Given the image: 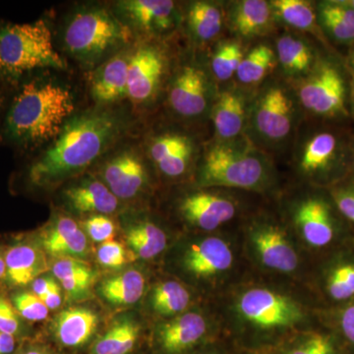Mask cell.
Returning <instances> with one entry per match:
<instances>
[{
	"mask_svg": "<svg viewBox=\"0 0 354 354\" xmlns=\"http://www.w3.org/2000/svg\"><path fill=\"white\" fill-rule=\"evenodd\" d=\"M122 127L109 111H86L67 121L53 145L32 164L30 180L55 185L87 169L120 137Z\"/></svg>",
	"mask_w": 354,
	"mask_h": 354,
	"instance_id": "1",
	"label": "cell"
},
{
	"mask_svg": "<svg viewBox=\"0 0 354 354\" xmlns=\"http://www.w3.org/2000/svg\"><path fill=\"white\" fill-rule=\"evenodd\" d=\"M75 109L68 88L53 82L22 88L7 114V137L21 145H38L57 138Z\"/></svg>",
	"mask_w": 354,
	"mask_h": 354,
	"instance_id": "2",
	"label": "cell"
},
{
	"mask_svg": "<svg viewBox=\"0 0 354 354\" xmlns=\"http://www.w3.org/2000/svg\"><path fill=\"white\" fill-rule=\"evenodd\" d=\"M127 25L104 8L84 9L72 16L64 31V44L72 57L94 64L131 39Z\"/></svg>",
	"mask_w": 354,
	"mask_h": 354,
	"instance_id": "3",
	"label": "cell"
},
{
	"mask_svg": "<svg viewBox=\"0 0 354 354\" xmlns=\"http://www.w3.org/2000/svg\"><path fill=\"white\" fill-rule=\"evenodd\" d=\"M267 178V167L260 153L246 146L220 143L209 149L199 172L204 186H225L253 190Z\"/></svg>",
	"mask_w": 354,
	"mask_h": 354,
	"instance_id": "4",
	"label": "cell"
},
{
	"mask_svg": "<svg viewBox=\"0 0 354 354\" xmlns=\"http://www.w3.org/2000/svg\"><path fill=\"white\" fill-rule=\"evenodd\" d=\"M0 53L3 68L12 72L67 67L53 48L50 28L44 20L7 26L0 30Z\"/></svg>",
	"mask_w": 354,
	"mask_h": 354,
	"instance_id": "5",
	"label": "cell"
},
{
	"mask_svg": "<svg viewBox=\"0 0 354 354\" xmlns=\"http://www.w3.org/2000/svg\"><path fill=\"white\" fill-rule=\"evenodd\" d=\"M237 308L241 318L260 332L291 329L304 319V311L297 302L264 288H254L242 293Z\"/></svg>",
	"mask_w": 354,
	"mask_h": 354,
	"instance_id": "6",
	"label": "cell"
},
{
	"mask_svg": "<svg viewBox=\"0 0 354 354\" xmlns=\"http://www.w3.org/2000/svg\"><path fill=\"white\" fill-rule=\"evenodd\" d=\"M299 97L304 108L316 115H348V87L344 74L332 62L317 65L300 87Z\"/></svg>",
	"mask_w": 354,
	"mask_h": 354,
	"instance_id": "7",
	"label": "cell"
},
{
	"mask_svg": "<svg viewBox=\"0 0 354 354\" xmlns=\"http://www.w3.org/2000/svg\"><path fill=\"white\" fill-rule=\"evenodd\" d=\"M165 71V58L157 48L144 46L130 55L127 97L142 104L153 99Z\"/></svg>",
	"mask_w": 354,
	"mask_h": 354,
	"instance_id": "8",
	"label": "cell"
},
{
	"mask_svg": "<svg viewBox=\"0 0 354 354\" xmlns=\"http://www.w3.org/2000/svg\"><path fill=\"white\" fill-rule=\"evenodd\" d=\"M208 329L201 314H183L158 328L156 348L160 354H187L204 342Z\"/></svg>",
	"mask_w": 354,
	"mask_h": 354,
	"instance_id": "9",
	"label": "cell"
},
{
	"mask_svg": "<svg viewBox=\"0 0 354 354\" xmlns=\"http://www.w3.org/2000/svg\"><path fill=\"white\" fill-rule=\"evenodd\" d=\"M293 113L292 101L285 88H268L256 106L255 127L266 139L281 141L291 131Z\"/></svg>",
	"mask_w": 354,
	"mask_h": 354,
	"instance_id": "10",
	"label": "cell"
},
{
	"mask_svg": "<svg viewBox=\"0 0 354 354\" xmlns=\"http://www.w3.org/2000/svg\"><path fill=\"white\" fill-rule=\"evenodd\" d=\"M102 178L114 196L118 199H132L145 187L146 167L134 151L124 150L104 164Z\"/></svg>",
	"mask_w": 354,
	"mask_h": 354,
	"instance_id": "11",
	"label": "cell"
},
{
	"mask_svg": "<svg viewBox=\"0 0 354 354\" xmlns=\"http://www.w3.org/2000/svg\"><path fill=\"white\" fill-rule=\"evenodd\" d=\"M234 263L230 245L218 237L193 243L183 256L185 271L196 279H212L228 271Z\"/></svg>",
	"mask_w": 354,
	"mask_h": 354,
	"instance_id": "12",
	"label": "cell"
},
{
	"mask_svg": "<svg viewBox=\"0 0 354 354\" xmlns=\"http://www.w3.org/2000/svg\"><path fill=\"white\" fill-rule=\"evenodd\" d=\"M209 85L206 74L195 66L184 67L169 90L171 108L185 118H195L208 106Z\"/></svg>",
	"mask_w": 354,
	"mask_h": 354,
	"instance_id": "13",
	"label": "cell"
},
{
	"mask_svg": "<svg viewBox=\"0 0 354 354\" xmlns=\"http://www.w3.org/2000/svg\"><path fill=\"white\" fill-rule=\"evenodd\" d=\"M251 242L258 259L265 267L281 272L297 269V251L279 227L268 225L256 227L251 234Z\"/></svg>",
	"mask_w": 354,
	"mask_h": 354,
	"instance_id": "14",
	"label": "cell"
},
{
	"mask_svg": "<svg viewBox=\"0 0 354 354\" xmlns=\"http://www.w3.org/2000/svg\"><path fill=\"white\" fill-rule=\"evenodd\" d=\"M186 221L203 230H214L235 215V205L227 198L213 193L197 192L188 195L180 205Z\"/></svg>",
	"mask_w": 354,
	"mask_h": 354,
	"instance_id": "15",
	"label": "cell"
},
{
	"mask_svg": "<svg viewBox=\"0 0 354 354\" xmlns=\"http://www.w3.org/2000/svg\"><path fill=\"white\" fill-rule=\"evenodd\" d=\"M130 55L118 53L104 62L92 75L91 94L99 104H111L127 95Z\"/></svg>",
	"mask_w": 354,
	"mask_h": 354,
	"instance_id": "16",
	"label": "cell"
},
{
	"mask_svg": "<svg viewBox=\"0 0 354 354\" xmlns=\"http://www.w3.org/2000/svg\"><path fill=\"white\" fill-rule=\"evenodd\" d=\"M295 223L310 245L326 246L334 239V221L330 207L320 198L304 200L295 212Z\"/></svg>",
	"mask_w": 354,
	"mask_h": 354,
	"instance_id": "17",
	"label": "cell"
},
{
	"mask_svg": "<svg viewBox=\"0 0 354 354\" xmlns=\"http://www.w3.org/2000/svg\"><path fill=\"white\" fill-rule=\"evenodd\" d=\"M120 12L144 32H164L174 23L176 6L169 0H127L118 2Z\"/></svg>",
	"mask_w": 354,
	"mask_h": 354,
	"instance_id": "18",
	"label": "cell"
},
{
	"mask_svg": "<svg viewBox=\"0 0 354 354\" xmlns=\"http://www.w3.org/2000/svg\"><path fill=\"white\" fill-rule=\"evenodd\" d=\"M99 326V316L94 310L70 307L57 316L55 323V339L60 346L78 348L92 339Z\"/></svg>",
	"mask_w": 354,
	"mask_h": 354,
	"instance_id": "19",
	"label": "cell"
},
{
	"mask_svg": "<svg viewBox=\"0 0 354 354\" xmlns=\"http://www.w3.org/2000/svg\"><path fill=\"white\" fill-rule=\"evenodd\" d=\"M193 155L192 142L179 134H165L153 140L150 156L162 174L169 177L183 176Z\"/></svg>",
	"mask_w": 354,
	"mask_h": 354,
	"instance_id": "20",
	"label": "cell"
},
{
	"mask_svg": "<svg viewBox=\"0 0 354 354\" xmlns=\"http://www.w3.org/2000/svg\"><path fill=\"white\" fill-rule=\"evenodd\" d=\"M44 250L50 255L60 257L80 258L87 255L88 239L75 221L60 216L44 232Z\"/></svg>",
	"mask_w": 354,
	"mask_h": 354,
	"instance_id": "21",
	"label": "cell"
},
{
	"mask_svg": "<svg viewBox=\"0 0 354 354\" xmlns=\"http://www.w3.org/2000/svg\"><path fill=\"white\" fill-rule=\"evenodd\" d=\"M6 276L14 286H27L48 270L43 249L31 243H20L7 251Z\"/></svg>",
	"mask_w": 354,
	"mask_h": 354,
	"instance_id": "22",
	"label": "cell"
},
{
	"mask_svg": "<svg viewBox=\"0 0 354 354\" xmlns=\"http://www.w3.org/2000/svg\"><path fill=\"white\" fill-rule=\"evenodd\" d=\"M65 198L72 209L78 213H95L97 215L113 214L120 206L106 184L91 179L77 184L65 191Z\"/></svg>",
	"mask_w": 354,
	"mask_h": 354,
	"instance_id": "23",
	"label": "cell"
},
{
	"mask_svg": "<svg viewBox=\"0 0 354 354\" xmlns=\"http://www.w3.org/2000/svg\"><path fill=\"white\" fill-rule=\"evenodd\" d=\"M342 153L341 140L335 133L318 132L305 144L300 167L307 174H321L330 169Z\"/></svg>",
	"mask_w": 354,
	"mask_h": 354,
	"instance_id": "24",
	"label": "cell"
},
{
	"mask_svg": "<svg viewBox=\"0 0 354 354\" xmlns=\"http://www.w3.org/2000/svg\"><path fill=\"white\" fill-rule=\"evenodd\" d=\"M245 116L246 104L242 95L232 91L223 93L214 109L216 134L225 140L234 138L242 131Z\"/></svg>",
	"mask_w": 354,
	"mask_h": 354,
	"instance_id": "25",
	"label": "cell"
},
{
	"mask_svg": "<svg viewBox=\"0 0 354 354\" xmlns=\"http://www.w3.org/2000/svg\"><path fill=\"white\" fill-rule=\"evenodd\" d=\"M140 330L141 327L134 319H118L95 342L91 354H130L137 346Z\"/></svg>",
	"mask_w": 354,
	"mask_h": 354,
	"instance_id": "26",
	"label": "cell"
},
{
	"mask_svg": "<svg viewBox=\"0 0 354 354\" xmlns=\"http://www.w3.org/2000/svg\"><path fill=\"white\" fill-rule=\"evenodd\" d=\"M145 278L138 270H127L116 276L104 279L99 291L109 304L127 306L136 304L143 297Z\"/></svg>",
	"mask_w": 354,
	"mask_h": 354,
	"instance_id": "27",
	"label": "cell"
},
{
	"mask_svg": "<svg viewBox=\"0 0 354 354\" xmlns=\"http://www.w3.org/2000/svg\"><path fill=\"white\" fill-rule=\"evenodd\" d=\"M318 19L337 43H354V10L344 1H324L318 6Z\"/></svg>",
	"mask_w": 354,
	"mask_h": 354,
	"instance_id": "28",
	"label": "cell"
},
{
	"mask_svg": "<svg viewBox=\"0 0 354 354\" xmlns=\"http://www.w3.org/2000/svg\"><path fill=\"white\" fill-rule=\"evenodd\" d=\"M271 4L264 0H244L235 6L232 26L242 37L262 34L272 20Z\"/></svg>",
	"mask_w": 354,
	"mask_h": 354,
	"instance_id": "29",
	"label": "cell"
},
{
	"mask_svg": "<svg viewBox=\"0 0 354 354\" xmlns=\"http://www.w3.org/2000/svg\"><path fill=\"white\" fill-rule=\"evenodd\" d=\"M127 241L135 255L146 260L157 257L167 244L164 230L151 221H140L128 228Z\"/></svg>",
	"mask_w": 354,
	"mask_h": 354,
	"instance_id": "30",
	"label": "cell"
},
{
	"mask_svg": "<svg viewBox=\"0 0 354 354\" xmlns=\"http://www.w3.org/2000/svg\"><path fill=\"white\" fill-rule=\"evenodd\" d=\"M277 50L281 66L292 75L306 73L313 65L311 48L304 41L295 37L286 35L279 38Z\"/></svg>",
	"mask_w": 354,
	"mask_h": 354,
	"instance_id": "31",
	"label": "cell"
},
{
	"mask_svg": "<svg viewBox=\"0 0 354 354\" xmlns=\"http://www.w3.org/2000/svg\"><path fill=\"white\" fill-rule=\"evenodd\" d=\"M190 299V293L181 283L169 281L155 286L151 304L158 315L174 316L187 308Z\"/></svg>",
	"mask_w": 354,
	"mask_h": 354,
	"instance_id": "32",
	"label": "cell"
},
{
	"mask_svg": "<svg viewBox=\"0 0 354 354\" xmlns=\"http://www.w3.org/2000/svg\"><path fill=\"white\" fill-rule=\"evenodd\" d=\"M188 25L195 38L203 41H209L221 32L223 16L220 9L214 4L197 1L190 7Z\"/></svg>",
	"mask_w": 354,
	"mask_h": 354,
	"instance_id": "33",
	"label": "cell"
},
{
	"mask_svg": "<svg viewBox=\"0 0 354 354\" xmlns=\"http://www.w3.org/2000/svg\"><path fill=\"white\" fill-rule=\"evenodd\" d=\"M272 13L291 27L301 31L315 29L317 16L313 6L304 0H276L271 3Z\"/></svg>",
	"mask_w": 354,
	"mask_h": 354,
	"instance_id": "34",
	"label": "cell"
},
{
	"mask_svg": "<svg viewBox=\"0 0 354 354\" xmlns=\"http://www.w3.org/2000/svg\"><path fill=\"white\" fill-rule=\"evenodd\" d=\"M274 62L276 57L270 46H256L242 59L236 75L241 82L247 85L260 82L271 71Z\"/></svg>",
	"mask_w": 354,
	"mask_h": 354,
	"instance_id": "35",
	"label": "cell"
},
{
	"mask_svg": "<svg viewBox=\"0 0 354 354\" xmlns=\"http://www.w3.org/2000/svg\"><path fill=\"white\" fill-rule=\"evenodd\" d=\"M243 58L241 44L227 41L218 46L212 60V68L216 78L223 81L232 78L239 70Z\"/></svg>",
	"mask_w": 354,
	"mask_h": 354,
	"instance_id": "36",
	"label": "cell"
},
{
	"mask_svg": "<svg viewBox=\"0 0 354 354\" xmlns=\"http://www.w3.org/2000/svg\"><path fill=\"white\" fill-rule=\"evenodd\" d=\"M330 297L346 300L354 295V265L344 264L335 268L327 283Z\"/></svg>",
	"mask_w": 354,
	"mask_h": 354,
	"instance_id": "37",
	"label": "cell"
},
{
	"mask_svg": "<svg viewBox=\"0 0 354 354\" xmlns=\"http://www.w3.org/2000/svg\"><path fill=\"white\" fill-rule=\"evenodd\" d=\"M14 308L26 320L39 322L48 318L50 310L41 298L32 292H22L14 297Z\"/></svg>",
	"mask_w": 354,
	"mask_h": 354,
	"instance_id": "38",
	"label": "cell"
},
{
	"mask_svg": "<svg viewBox=\"0 0 354 354\" xmlns=\"http://www.w3.org/2000/svg\"><path fill=\"white\" fill-rule=\"evenodd\" d=\"M97 257L100 264L108 268L121 267L130 259L122 244L113 239L102 242L97 249Z\"/></svg>",
	"mask_w": 354,
	"mask_h": 354,
	"instance_id": "39",
	"label": "cell"
},
{
	"mask_svg": "<svg viewBox=\"0 0 354 354\" xmlns=\"http://www.w3.org/2000/svg\"><path fill=\"white\" fill-rule=\"evenodd\" d=\"M86 232L90 239L95 242H106L113 239L114 234V223L111 218L104 215H94L90 216L84 223Z\"/></svg>",
	"mask_w": 354,
	"mask_h": 354,
	"instance_id": "40",
	"label": "cell"
},
{
	"mask_svg": "<svg viewBox=\"0 0 354 354\" xmlns=\"http://www.w3.org/2000/svg\"><path fill=\"white\" fill-rule=\"evenodd\" d=\"M51 270L58 281L93 272L87 263L84 262L83 260L71 257L58 258L57 262L53 265Z\"/></svg>",
	"mask_w": 354,
	"mask_h": 354,
	"instance_id": "41",
	"label": "cell"
},
{
	"mask_svg": "<svg viewBox=\"0 0 354 354\" xmlns=\"http://www.w3.org/2000/svg\"><path fill=\"white\" fill-rule=\"evenodd\" d=\"M283 354H335L332 342L321 335L307 337Z\"/></svg>",
	"mask_w": 354,
	"mask_h": 354,
	"instance_id": "42",
	"label": "cell"
},
{
	"mask_svg": "<svg viewBox=\"0 0 354 354\" xmlns=\"http://www.w3.org/2000/svg\"><path fill=\"white\" fill-rule=\"evenodd\" d=\"M20 323L15 308L4 298H0V332L15 335Z\"/></svg>",
	"mask_w": 354,
	"mask_h": 354,
	"instance_id": "43",
	"label": "cell"
},
{
	"mask_svg": "<svg viewBox=\"0 0 354 354\" xmlns=\"http://www.w3.org/2000/svg\"><path fill=\"white\" fill-rule=\"evenodd\" d=\"M95 279V272H87V274H78L71 278L60 281L62 288L66 291L68 295H78L85 292L90 288L91 283Z\"/></svg>",
	"mask_w": 354,
	"mask_h": 354,
	"instance_id": "44",
	"label": "cell"
},
{
	"mask_svg": "<svg viewBox=\"0 0 354 354\" xmlns=\"http://www.w3.org/2000/svg\"><path fill=\"white\" fill-rule=\"evenodd\" d=\"M333 197L342 215L354 223V188L335 190Z\"/></svg>",
	"mask_w": 354,
	"mask_h": 354,
	"instance_id": "45",
	"label": "cell"
},
{
	"mask_svg": "<svg viewBox=\"0 0 354 354\" xmlns=\"http://www.w3.org/2000/svg\"><path fill=\"white\" fill-rule=\"evenodd\" d=\"M341 325L346 339L354 344V304L344 310L342 316Z\"/></svg>",
	"mask_w": 354,
	"mask_h": 354,
	"instance_id": "46",
	"label": "cell"
},
{
	"mask_svg": "<svg viewBox=\"0 0 354 354\" xmlns=\"http://www.w3.org/2000/svg\"><path fill=\"white\" fill-rule=\"evenodd\" d=\"M57 286V283L55 279L50 278V277H41V278L36 279L32 281V293L41 299L44 295H48Z\"/></svg>",
	"mask_w": 354,
	"mask_h": 354,
	"instance_id": "47",
	"label": "cell"
},
{
	"mask_svg": "<svg viewBox=\"0 0 354 354\" xmlns=\"http://www.w3.org/2000/svg\"><path fill=\"white\" fill-rule=\"evenodd\" d=\"M46 306L48 307V310H55L57 309L58 307L62 305V292H60L59 286H55L48 293V295H44L43 298H41Z\"/></svg>",
	"mask_w": 354,
	"mask_h": 354,
	"instance_id": "48",
	"label": "cell"
},
{
	"mask_svg": "<svg viewBox=\"0 0 354 354\" xmlns=\"http://www.w3.org/2000/svg\"><path fill=\"white\" fill-rule=\"evenodd\" d=\"M15 339L14 335L0 332V353L10 354L15 349Z\"/></svg>",
	"mask_w": 354,
	"mask_h": 354,
	"instance_id": "49",
	"label": "cell"
},
{
	"mask_svg": "<svg viewBox=\"0 0 354 354\" xmlns=\"http://www.w3.org/2000/svg\"><path fill=\"white\" fill-rule=\"evenodd\" d=\"M17 354H55L50 349L44 346H30Z\"/></svg>",
	"mask_w": 354,
	"mask_h": 354,
	"instance_id": "50",
	"label": "cell"
},
{
	"mask_svg": "<svg viewBox=\"0 0 354 354\" xmlns=\"http://www.w3.org/2000/svg\"><path fill=\"white\" fill-rule=\"evenodd\" d=\"M4 277H6V258H3L0 255V279H3Z\"/></svg>",
	"mask_w": 354,
	"mask_h": 354,
	"instance_id": "51",
	"label": "cell"
},
{
	"mask_svg": "<svg viewBox=\"0 0 354 354\" xmlns=\"http://www.w3.org/2000/svg\"><path fill=\"white\" fill-rule=\"evenodd\" d=\"M348 66L351 68V73L354 77V50L351 51V55L348 57Z\"/></svg>",
	"mask_w": 354,
	"mask_h": 354,
	"instance_id": "52",
	"label": "cell"
},
{
	"mask_svg": "<svg viewBox=\"0 0 354 354\" xmlns=\"http://www.w3.org/2000/svg\"><path fill=\"white\" fill-rule=\"evenodd\" d=\"M196 354H223L221 351H216V349H206V351H200Z\"/></svg>",
	"mask_w": 354,
	"mask_h": 354,
	"instance_id": "53",
	"label": "cell"
},
{
	"mask_svg": "<svg viewBox=\"0 0 354 354\" xmlns=\"http://www.w3.org/2000/svg\"><path fill=\"white\" fill-rule=\"evenodd\" d=\"M346 3L348 4L349 6L354 10V0H346Z\"/></svg>",
	"mask_w": 354,
	"mask_h": 354,
	"instance_id": "54",
	"label": "cell"
},
{
	"mask_svg": "<svg viewBox=\"0 0 354 354\" xmlns=\"http://www.w3.org/2000/svg\"><path fill=\"white\" fill-rule=\"evenodd\" d=\"M351 99H353V106H354V81H353V88H351Z\"/></svg>",
	"mask_w": 354,
	"mask_h": 354,
	"instance_id": "55",
	"label": "cell"
},
{
	"mask_svg": "<svg viewBox=\"0 0 354 354\" xmlns=\"http://www.w3.org/2000/svg\"><path fill=\"white\" fill-rule=\"evenodd\" d=\"M3 68V62H2L1 53H0V69Z\"/></svg>",
	"mask_w": 354,
	"mask_h": 354,
	"instance_id": "56",
	"label": "cell"
},
{
	"mask_svg": "<svg viewBox=\"0 0 354 354\" xmlns=\"http://www.w3.org/2000/svg\"><path fill=\"white\" fill-rule=\"evenodd\" d=\"M353 165H354V156H353Z\"/></svg>",
	"mask_w": 354,
	"mask_h": 354,
	"instance_id": "57",
	"label": "cell"
},
{
	"mask_svg": "<svg viewBox=\"0 0 354 354\" xmlns=\"http://www.w3.org/2000/svg\"><path fill=\"white\" fill-rule=\"evenodd\" d=\"M0 354H1V353H0Z\"/></svg>",
	"mask_w": 354,
	"mask_h": 354,
	"instance_id": "58",
	"label": "cell"
}]
</instances>
